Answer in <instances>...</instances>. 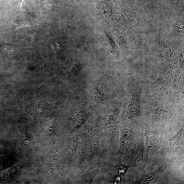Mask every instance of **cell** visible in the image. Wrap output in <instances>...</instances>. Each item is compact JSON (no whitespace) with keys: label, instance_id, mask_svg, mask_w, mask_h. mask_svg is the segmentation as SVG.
<instances>
[{"label":"cell","instance_id":"277c9868","mask_svg":"<svg viewBox=\"0 0 184 184\" xmlns=\"http://www.w3.org/2000/svg\"><path fill=\"white\" fill-rule=\"evenodd\" d=\"M92 100L95 102H100L107 98V96L100 92L98 89V85L92 88L90 93Z\"/></svg>","mask_w":184,"mask_h":184},{"label":"cell","instance_id":"3957f363","mask_svg":"<svg viewBox=\"0 0 184 184\" xmlns=\"http://www.w3.org/2000/svg\"><path fill=\"white\" fill-rule=\"evenodd\" d=\"M132 133L131 130L125 129L122 130L121 135V147L125 149L128 147L132 142Z\"/></svg>","mask_w":184,"mask_h":184},{"label":"cell","instance_id":"7a4b0ae2","mask_svg":"<svg viewBox=\"0 0 184 184\" xmlns=\"http://www.w3.org/2000/svg\"><path fill=\"white\" fill-rule=\"evenodd\" d=\"M146 138L147 147V156H150L157 149L159 141L157 135L153 132L147 133Z\"/></svg>","mask_w":184,"mask_h":184},{"label":"cell","instance_id":"5b68a950","mask_svg":"<svg viewBox=\"0 0 184 184\" xmlns=\"http://www.w3.org/2000/svg\"><path fill=\"white\" fill-rule=\"evenodd\" d=\"M14 22L16 29L29 25V22L27 19L23 18H16Z\"/></svg>","mask_w":184,"mask_h":184},{"label":"cell","instance_id":"8992f818","mask_svg":"<svg viewBox=\"0 0 184 184\" xmlns=\"http://www.w3.org/2000/svg\"><path fill=\"white\" fill-rule=\"evenodd\" d=\"M156 176L155 174H148L144 176L142 179V181L144 183H150L153 182V180L155 179Z\"/></svg>","mask_w":184,"mask_h":184},{"label":"cell","instance_id":"6da1fadb","mask_svg":"<svg viewBox=\"0 0 184 184\" xmlns=\"http://www.w3.org/2000/svg\"><path fill=\"white\" fill-rule=\"evenodd\" d=\"M141 90V88H137L132 93L125 117L129 119L141 116L140 98Z\"/></svg>","mask_w":184,"mask_h":184}]
</instances>
